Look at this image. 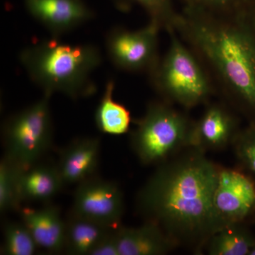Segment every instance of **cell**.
Instances as JSON below:
<instances>
[{
	"label": "cell",
	"instance_id": "cell-20",
	"mask_svg": "<svg viewBox=\"0 0 255 255\" xmlns=\"http://www.w3.org/2000/svg\"><path fill=\"white\" fill-rule=\"evenodd\" d=\"M22 169L3 157L0 162V211L1 213L18 209L22 202L18 191V177Z\"/></svg>",
	"mask_w": 255,
	"mask_h": 255
},
{
	"label": "cell",
	"instance_id": "cell-25",
	"mask_svg": "<svg viewBox=\"0 0 255 255\" xmlns=\"http://www.w3.org/2000/svg\"><path fill=\"white\" fill-rule=\"evenodd\" d=\"M249 18L255 28V9L253 10V12H252V14H251V16H250Z\"/></svg>",
	"mask_w": 255,
	"mask_h": 255
},
{
	"label": "cell",
	"instance_id": "cell-13",
	"mask_svg": "<svg viewBox=\"0 0 255 255\" xmlns=\"http://www.w3.org/2000/svg\"><path fill=\"white\" fill-rule=\"evenodd\" d=\"M117 234L120 255H164L173 247L174 240L150 221L137 228L120 226Z\"/></svg>",
	"mask_w": 255,
	"mask_h": 255
},
{
	"label": "cell",
	"instance_id": "cell-15",
	"mask_svg": "<svg viewBox=\"0 0 255 255\" xmlns=\"http://www.w3.org/2000/svg\"><path fill=\"white\" fill-rule=\"evenodd\" d=\"M65 185L57 166L37 163L22 169L18 177L21 201H48Z\"/></svg>",
	"mask_w": 255,
	"mask_h": 255
},
{
	"label": "cell",
	"instance_id": "cell-1",
	"mask_svg": "<svg viewBox=\"0 0 255 255\" xmlns=\"http://www.w3.org/2000/svg\"><path fill=\"white\" fill-rule=\"evenodd\" d=\"M219 172L201 152L186 154L150 178L139 193V209L172 239L211 238L224 227L214 204Z\"/></svg>",
	"mask_w": 255,
	"mask_h": 255
},
{
	"label": "cell",
	"instance_id": "cell-18",
	"mask_svg": "<svg viewBox=\"0 0 255 255\" xmlns=\"http://www.w3.org/2000/svg\"><path fill=\"white\" fill-rule=\"evenodd\" d=\"M183 11L226 18H248L255 0H180Z\"/></svg>",
	"mask_w": 255,
	"mask_h": 255
},
{
	"label": "cell",
	"instance_id": "cell-17",
	"mask_svg": "<svg viewBox=\"0 0 255 255\" xmlns=\"http://www.w3.org/2000/svg\"><path fill=\"white\" fill-rule=\"evenodd\" d=\"M114 83L106 85L105 93L95 113V122L99 130L110 135H122L128 130L130 115L127 108L113 98Z\"/></svg>",
	"mask_w": 255,
	"mask_h": 255
},
{
	"label": "cell",
	"instance_id": "cell-4",
	"mask_svg": "<svg viewBox=\"0 0 255 255\" xmlns=\"http://www.w3.org/2000/svg\"><path fill=\"white\" fill-rule=\"evenodd\" d=\"M167 32L168 50L149 73L152 86L169 103L186 108L204 103L214 92L207 74L173 28Z\"/></svg>",
	"mask_w": 255,
	"mask_h": 255
},
{
	"label": "cell",
	"instance_id": "cell-21",
	"mask_svg": "<svg viewBox=\"0 0 255 255\" xmlns=\"http://www.w3.org/2000/svg\"><path fill=\"white\" fill-rule=\"evenodd\" d=\"M38 248L31 233L22 221H9L5 223L1 254L32 255L36 253Z\"/></svg>",
	"mask_w": 255,
	"mask_h": 255
},
{
	"label": "cell",
	"instance_id": "cell-7",
	"mask_svg": "<svg viewBox=\"0 0 255 255\" xmlns=\"http://www.w3.org/2000/svg\"><path fill=\"white\" fill-rule=\"evenodd\" d=\"M159 31L157 26L150 22L136 31L122 28L112 30L107 36L106 43L111 61L125 71L150 73L160 58Z\"/></svg>",
	"mask_w": 255,
	"mask_h": 255
},
{
	"label": "cell",
	"instance_id": "cell-5",
	"mask_svg": "<svg viewBox=\"0 0 255 255\" xmlns=\"http://www.w3.org/2000/svg\"><path fill=\"white\" fill-rule=\"evenodd\" d=\"M194 126L168 102L151 103L132 133L134 151L143 164L161 162L182 145H191Z\"/></svg>",
	"mask_w": 255,
	"mask_h": 255
},
{
	"label": "cell",
	"instance_id": "cell-12",
	"mask_svg": "<svg viewBox=\"0 0 255 255\" xmlns=\"http://www.w3.org/2000/svg\"><path fill=\"white\" fill-rule=\"evenodd\" d=\"M20 213L21 221L31 233L37 246L53 253L65 249L66 222L59 208L54 205L39 209L26 208Z\"/></svg>",
	"mask_w": 255,
	"mask_h": 255
},
{
	"label": "cell",
	"instance_id": "cell-9",
	"mask_svg": "<svg viewBox=\"0 0 255 255\" xmlns=\"http://www.w3.org/2000/svg\"><path fill=\"white\" fill-rule=\"evenodd\" d=\"M214 204L223 226L241 222L255 210V184L232 169H220Z\"/></svg>",
	"mask_w": 255,
	"mask_h": 255
},
{
	"label": "cell",
	"instance_id": "cell-8",
	"mask_svg": "<svg viewBox=\"0 0 255 255\" xmlns=\"http://www.w3.org/2000/svg\"><path fill=\"white\" fill-rule=\"evenodd\" d=\"M124 211L123 191L117 183L93 176L78 184L74 194L73 216L119 228Z\"/></svg>",
	"mask_w": 255,
	"mask_h": 255
},
{
	"label": "cell",
	"instance_id": "cell-16",
	"mask_svg": "<svg viewBox=\"0 0 255 255\" xmlns=\"http://www.w3.org/2000/svg\"><path fill=\"white\" fill-rule=\"evenodd\" d=\"M117 228L71 214L66 221L65 249L70 255H90L96 247Z\"/></svg>",
	"mask_w": 255,
	"mask_h": 255
},
{
	"label": "cell",
	"instance_id": "cell-10",
	"mask_svg": "<svg viewBox=\"0 0 255 255\" xmlns=\"http://www.w3.org/2000/svg\"><path fill=\"white\" fill-rule=\"evenodd\" d=\"M26 9L54 36L78 28L93 18L82 0H25Z\"/></svg>",
	"mask_w": 255,
	"mask_h": 255
},
{
	"label": "cell",
	"instance_id": "cell-26",
	"mask_svg": "<svg viewBox=\"0 0 255 255\" xmlns=\"http://www.w3.org/2000/svg\"><path fill=\"white\" fill-rule=\"evenodd\" d=\"M255 255V245L252 248L251 252H250L249 255Z\"/></svg>",
	"mask_w": 255,
	"mask_h": 255
},
{
	"label": "cell",
	"instance_id": "cell-23",
	"mask_svg": "<svg viewBox=\"0 0 255 255\" xmlns=\"http://www.w3.org/2000/svg\"><path fill=\"white\" fill-rule=\"evenodd\" d=\"M238 155L247 167L255 173V122L238 137Z\"/></svg>",
	"mask_w": 255,
	"mask_h": 255
},
{
	"label": "cell",
	"instance_id": "cell-3",
	"mask_svg": "<svg viewBox=\"0 0 255 255\" xmlns=\"http://www.w3.org/2000/svg\"><path fill=\"white\" fill-rule=\"evenodd\" d=\"M102 60L97 47L68 44L55 38L38 42L20 55L28 76L44 93L59 92L72 99L95 93L97 87L91 76Z\"/></svg>",
	"mask_w": 255,
	"mask_h": 255
},
{
	"label": "cell",
	"instance_id": "cell-14",
	"mask_svg": "<svg viewBox=\"0 0 255 255\" xmlns=\"http://www.w3.org/2000/svg\"><path fill=\"white\" fill-rule=\"evenodd\" d=\"M236 123L223 106L208 107L197 123L194 124L191 145L219 147L227 143L234 134Z\"/></svg>",
	"mask_w": 255,
	"mask_h": 255
},
{
	"label": "cell",
	"instance_id": "cell-24",
	"mask_svg": "<svg viewBox=\"0 0 255 255\" xmlns=\"http://www.w3.org/2000/svg\"><path fill=\"white\" fill-rule=\"evenodd\" d=\"M117 229L101 242L90 253V255H120L117 241Z\"/></svg>",
	"mask_w": 255,
	"mask_h": 255
},
{
	"label": "cell",
	"instance_id": "cell-6",
	"mask_svg": "<svg viewBox=\"0 0 255 255\" xmlns=\"http://www.w3.org/2000/svg\"><path fill=\"white\" fill-rule=\"evenodd\" d=\"M51 96L44 93L41 100L15 114L5 124L4 157L23 170L38 163L52 145Z\"/></svg>",
	"mask_w": 255,
	"mask_h": 255
},
{
	"label": "cell",
	"instance_id": "cell-22",
	"mask_svg": "<svg viewBox=\"0 0 255 255\" xmlns=\"http://www.w3.org/2000/svg\"><path fill=\"white\" fill-rule=\"evenodd\" d=\"M122 9H128L137 5L145 10L148 15L149 22L153 23L160 30L172 27L177 11L174 8L172 0H115Z\"/></svg>",
	"mask_w": 255,
	"mask_h": 255
},
{
	"label": "cell",
	"instance_id": "cell-19",
	"mask_svg": "<svg viewBox=\"0 0 255 255\" xmlns=\"http://www.w3.org/2000/svg\"><path fill=\"white\" fill-rule=\"evenodd\" d=\"M238 223L226 225L210 238L209 255H249L255 245V238Z\"/></svg>",
	"mask_w": 255,
	"mask_h": 255
},
{
	"label": "cell",
	"instance_id": "cell-2",
	"mask_svg": "<svg viewBox=\"0 0 255 255\" xmlns=\"http://www.w3.org/2000/svg\"><path fill=\"white\" fill-rule=\"evenodd\" d=\"M170 28L196 55L214 92L255 112V28L249 18L182 10Z\"/></svg>",
	"mask_w": 255,
	"mask_h": 255
},
{
	"label": "cell",
	"instance_id": "cell-11",
	"mask_svg": "<svg viewBox=\"0 0 255 255\" xmlns=\"http://www.w3.org/2000/svg\"><path fill=\"white\" fill-rule=\"evenodd\" d=\"M101 152L97 137H82L72 142L60 152L58 167L65 184H78L95 176Z\"/></svg>",
	"mask_w": 255,
	"mask_h": 255
}]
</instances>
